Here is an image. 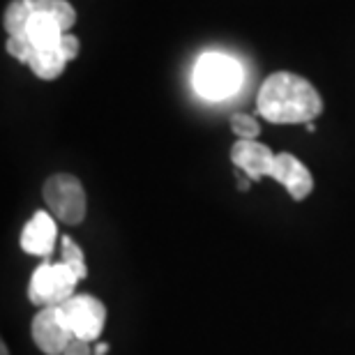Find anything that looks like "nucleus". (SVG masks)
Listing matches in <instances>:
<instances>
[{
	"mask_svg": "<svg viewBox=\"0 0 355 355\" xmlns=\"http://www.w3.org/2000/svg\"><path fill=\"white\" fill-rule=\"evenodd\" d=\"M0 355H10V351H7V346H5V344L0 346Z\"/></svg>",
	"mask_w": 355,
	"mask_h": 355,
	"instance_id": "obj_20",
	"label": "nucleus"
},
{
	"mask_svg": "<svg viewBox=\"0 0 355 355\" xmlns=\"http://www.w3.org/2000/svg\"><path fill=\"white\" fill-rule=\"evenodd\" d=\"M62 355H95L90 351V342H86V339H72V342L67 344V349Z\"/></svg>",
	"mask_w": 355,
	"mask_h": 355,
	"instance_id": "obj_17",
	"label": "nucleus"
},
{
	"mask_svg": "<svg viewBox=\"0 0 355 355\" xmlns=\"http://www.w3.org/2000/svg\"><path fill=\"white\" fill-rule=\"evenodd\" d=\"M65 31L51 14H31L28 21V40L37 51H60V40Z\"/></svg>",
	"mask_w": 355,
	"mask_h": 355,
	"instance_id": "obj_10",
	"label": "nucleus"
},
{
	"mask_svg": "<svg viewBox=\"0 0 355 355\" xmlns=\"http://www.w3.org/2000/svg\"><path fill=\"white\" fill-rule=\"evenodd\" d=\"M31 14H51L55 0H24Z\"/></svg>",
	"mask_w": 355,
	"mask_h": 355,
	"instance_id": "obj_18",
	"label": "nucleus"
},
{
	"mask_svg": "<svg viewBox=\"0 0 355 355\" xmlns=\"http://www.w3.org/2000/svg\"><path fill=\"white\" fill-rule=\"evenodd\" d=\"M62 263H65L72 272L79 277V279H86L88 268H86V257H83V250L74 243L72 238H62Z\"/></svg>",
	"mask_w": 355,
	"mask_h": 355,
	"instance_id": "obj_13",
	"label": "nucleus"
},
{
	"mask_svg": "<svg viewBox=\"0 0 355 355\" xmlns=\"http://www.w3.org/2000/svg\"><path fill=\"white\" fill-rule=\"evenodd\" d=\"M46 208L62 224H81L86 217V191L76 175L55 173L44 182L42 189Z\"/></svg>",
	"mask_w": 355,
	"mask_h": 355,
	"instance_id": "obj_3",
	"label": "nucleus"
},
{
	"mask_svg": "<svg viewBox=\"0 0 355 355\" xmlns=\"http://www.w3.org/2000/svg\"><path fill=\"white\" fill-rule=\"evenodd\" d=\"M81 279L65 263H42L31 277L28 297L37 307H58L74 295Z\"/></svg>",
	"mask_w": 355,
	"mask_h": 355,
	"instance_id": "obj_4",
	"label": "nucleus"
},
{
	"mask_svg": "<svg viewBox=\"0 0 355 355\" xmlns=\"http://www.w3.org/2000/svg\"><path fill=\"white\" fill-rule=\"evenodd\" d=\"M74 335L69 332L58 307H42L33 318V342L46 355H62Z\"/></svg>",
	"mask_w": 355,
	"mask_h": 355,
	"instance_id": "obj_6",
	"label": "nucleus"
},
{
	"mask_svg": "<svg viewBox=\"0 0 355 355\" xmlns=\"http://www.w3.org/2000/svg\"><path fill=\"white\" fill-rule=\"evenodd\" d=\"M55 240H58L55 217L46 210H37L21 231V250L33 257H51Z\"/></svg>",
	"mask_w": 355,
	"mask_h": 355,
	"instance_id": "obj_8",
	"label": "nucleus"
},
{
	"mask_svg": "<svg viewBox=\"0 0 355 355\" xmlns=\"http://www.w3.org/2000/svg\"><path fill=\"white\" fill-rule=\"evenodd\" d=\"M231 130L238 134L240 139H257L261 127L257 118H252L250 113H233L231 116Z\"/></svg>",
	"mask_w": 355,
	"mask_h": 355,
	"instance_id": "obj_14",
	"label": "nucleus"
},
{
	"mask_svg": "<svg viewBox=\"0 0 355 355\" xmlns=\"http://www.w3.org/2000/svg\"><path fill=\"white\" fill-rule=\"evenodd\" d=\"M277 155L268 146L259 144L257 139H240L231 148V162L252 180H261L266 175H272Z\"/></svg>",
	"mask_w": 355,
	"mask_h": 355,
	"instance_id": "obj_7",
	"label": "nucleus"
},
{
	"mask_svg": "<svg viewBox=\"0 0 355 355\" xmlns=\"http://www.w3.org/2000/svg\"><path fill=\"white\" fill-rule=\"evenodd\" d=\"M28 21H31V10L26 7L24 0H14V3L7 5L3 17L7 37L28 40Z\"/></svg>",
	"mask_w": 355,
	"mask_h": 355,
	"instance_id": "obj_12",
	"label": "nucleus"
},
{
	"mask_svg": "<svg viewBox=\"0 0 355 355\" xmlns=\"http://www.w3.org/2000/svg\"><path fill=\"white\" fill-rule=\"evenodd\" d=\"M282 187H286V191L295 201H302L311 194L314 189V178H311L309 168L302 164L295 155L291 153H279L275 157V166H272V175Z\"/></svg>",
	"mask_w": 355,
	"mask_h": 355,
	"instance_id": "obj_9",
	"label": "nucleus"
},
{
	"mask_svg": "<svg viewBox=\"0 0 355 355\" xmlns=\"http://www.w3.org/2000/svg\"><path fill=\"white\" fill-rule=\"evenodd\" d=\"M51 17L58 21L60 28L65 33L76 24V10L67 3V0H55V5H53V10H51Z\"/></svg>",
	"mask_w": 355,
	"mask_h": 355,
	"instance_id": "obj_15",
	"label": "nucleus"
},
{
	"mask_svg": "<svg viewBox=\"0 0 355 355\" xmlns=\"http://www.w3.org/2000/svg\"><path fill=\"white\" fill-rule=\"evenodd\" d=\"M92 353H95V355H106V353H109V344H97Z\"/></svg>",
	"mask_w": 355,
	"mask_h": 355,
	"instance_id": "obj_19",
	"label": "nucleus"
},
{
	"mask_svg": "<svg viewBox=\"0 0 355 355\" xmlns=\"http://www.w3.org/2000/svg\"><path fill=\"white\" fill-rule=\"evenodd\" d=\"M257 109L268 123L300 125L314 123L323 113V99L307 79L293 72H275L263 81Z\"/></svg>",
	"mask_w": 355,
	"mask_h": 355,
	"instance_id": "obj_1",
	"label": "nucleus"
},
{
	"mask_svg": "<svg viewBox=\"0 0 355 355\" xmlns=\"http://www.w3.org/2000/svg\"><path fill=\"white\" fill-rule=\"evenodd\" d=\"M60 53H62V58H65L67 62L74 60L76 55H79V40H76L74 35L65 33V35H62V40H60Z\"/></svg>",
	"mask_w": 355,
	"mask_h": 355,
	"instance_id": "obj_16",
	"label": "nucleus"
},
{
	"mask_svg": "<svg viewBox=\"0 0 355 355\" xmlns=\"http://www.w3.org/2000/svg\"><path fill=\"white\" fill-rule=\"evenodd\" d=\"M67 60L62 58L60 51H37V49L31 46V60H28V67L33 69L37 79L44 81H53L65 72Z\"/></svg>",
	"mask_w": 355,
	"mask_h": 355,
	"instance_id": "obj_11",
	"label": "nucleus"
},
{
	"mask_svg": "<svg viewBox=\"0 0 355 355\" xmlns=\"http://www.w3.org/2000/svg\"><path fill=\"white\" fill-rule=\"evenodd\" d=\"M60 316L69 332L76 339H86V342H95L102 335L106 325V307L97 300L95 295L81 293L72 295L69 300L58 304Z\"/></svg>",
	"mask_w": 355,
	"mask_h": 355,
	"instance_id": "obj_5",
	"label": "nucleus"
},
{
	"mask_svg": "<svg viewBox=\"0 0 355 355\" xmlns=\"http://www.w3.org/2000/svg\"><path fill=\"white\" fill-rule=\"evenodd\" d=\"M243 67L226 53H203L191 69V86L203 99L222 102L243 86Z\"/></svg>",
	"mask_w": 355,
	"mask_h": 355,
	"instance_id": "obj_2",
	"label": "nucleus"
}]
</instances>
